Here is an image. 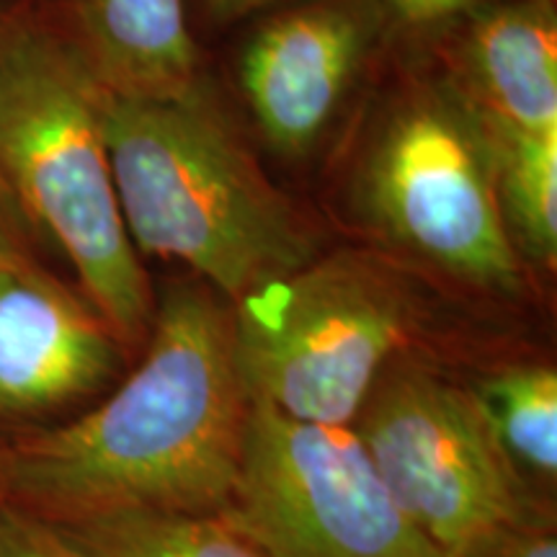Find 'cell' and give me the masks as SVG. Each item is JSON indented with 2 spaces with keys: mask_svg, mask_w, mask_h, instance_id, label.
Returning <instances> with one entry per match:
<instances>
[{
  "mask_svg": "<svg viewBox=\"0 0 557 557\" xmlns=\"http://www.w3.org/2000/svg\"><path fill=\"white\" fill-rule=\"evenodd\" d=\"M295 0H186L191 29L199 39V29L205 32H235L250 24L263 13L282 9Z\"/></svg>",
  "mask_w": 557,
  "mask_h": 557,
  "instance_id": "18",
  "label": "cell"
},
{
  "mask_svg": "<svg viewBox=\"0 0 557 557\" xmlns=\"http://www.w3.org/2000/svg\"><path fill=\"white\" fill-rule=\"evenodd\" d=\"M451 557H557V537L545 519L529 517L527 508L480 532Z\"/></svg>",
  "mask_w": 557,
  "mask_h": 557,
  "instance_id": "16",
  "label": "cell"
},
{
  "mask_svg": "<svg viewBox=\"0 0 557 557\" xmlns=\"http://www.w3.org/2000/svg\"><path fill=\"white\" fill-rule=\"evenodd\" d=\"M124 344L81 289L26 250L0 267V416L86 398L120 372Z\"/></svg>",
  "mask_w": 557,
  "mask_h": 557,
  "instance_id": "9",
  "label": "cell"
},
{
  "mask_svg": "<svg viewBox=\"0 0 557 557\" xmlns=\"http://www.w3.org/2000/svg\"><path fill=\"white\" fill-rule=\"evenodd\" d=\"M421 271L361 243L233 305V354L250 403L323 426H354L382 372L413 351L434 318Z\"/></svg>",
  "mask_w": 557,
  "mask_h": 557,
  "instance_id": "5",
  "label": "cell"
},
{
  "mask_svg": "<svg viewBox=\"0 0 557 557\" xmlns=\"http://www.w3.org/2000/svg\"><path fill=\"white\" fill-rule=\"evenodd\" d=\"M418 50L493 143L557 135V0H493Z\"/></svg>",
  "mask_w": 557,
  "mask_h": 557,
  "instance_id": "10",
  "label": "cell"
},
{
  "mask_svg": "<svg viewBox=\"0 0 557 557\" xmlns=\"http://www.w3.org/2000/svg\"><path fill=\"white\" fill-rule=\"evenodd\" d=\"M0 557H75L34 513L0 498Z\"/></svg>",
  "mask_w": 557,
  "mask_h": 557,
  "instance_id": "17",
  "label": "cell"
},
{
  "mask_svg": "<svg viewBox=\"0 0 557 557\" xmlns=\"http://www.w3.org/2000/svg\"><path fill=\"white\" fill-rule=\"evenodd\" d=\"M220 517L267 557H447L389 496L351 426L250 403Z\"/></svg>",
  "mask_w": 557,
  "mask_h": 557,
  "instance_id": "6",
  "label": "cell"
},
{
  "mask_svg": "<svg viewBox=\"0 0 557 557\" xmlns=\"http://www.w3.org/2000/svg\"><path fill=\"white\" fill-rule=\"evenodd\" d=\"M385 50L374 0H295L240 26L225 88L271 165L318 169Z\"/></svg>",
  "mask_w": 557,
  "mask_h": 557,
  "instance_id": "8",
  "label": "cell"
},
{
  "mask_svg": "<svg viewBox=\"0 0 557 557\" xmlns=\"http://www.w3.org/2000/svg\"><path fill=\"white\" fill-rule=\"evenodd\" d=\"M41 243L0 181V267Z\"/></svg>",
  "mask_w": 557,
  "mask_h": 557,
  "instance_id": "19",
  "label": "cell"
},
{
  "mask_svg": "<svg viewBox=\"0 0 557 557\" xmlns=\"http://www.w3.org/2000/svg\"><path fill=\"white\" fill-rule=\"evenodd\" d=\"M16 5H18V0H0V32H3L5 21L11 18V13Z\"/></svg>",
  "mask_w": 557,
  "mask_h": 557,
  "instance_id": "20",
  "label": "cell"
},
{
  "mask_svg": "<svg viewBox=\"0 0 557 557\" xmlns=\"http://www.w3.org/2000/svg\"><path fill=\"white\" fill-rule=\"evenodd\" d=\"M47 527L75 557H267L220 513L120 508Z\"/></svg>",
  "mask_w": 557,
  "mask_h": 557,
  "instance_id": "12",
  "label": "cell"
},
{
  "mask_svg": "<svg viewBox=\"0 0 557 557\" xmlns=\"http://www.w3.org/2000/svg\"><path fill=\"white\" fill-rule=\"evenodd\" d=\"M103 139L139 259L181 263L230 305L329 248L209 67L163 99L103 90Z\"/></svg>",
  "mask_w": 557,
  "mask_h": 557,
  "instance_id": "3",
  "label": "cell"
},
{
  "mask_svg": "<svg viewBox=\"0 0 557 557\" xmlns=\"http://www.w3.org/2000/svg\"><path fill=\"white\" fill-rule=\"evenodd\" d=\"M508 238L532 271L557 263V135L491 143Z\"/></svg>",
  "mask_w": 557,
  "mask_h": 557,
  "instance_id": "14",
  "label": "cell"
},
{
  "mask_svg": "<svg viewBox=\"0 0 557 557\" xmlns=\"http://www.w3.org/2000/svg\"><path fill=\"white\" fill-rule=\"evenodd\" d=\"M0 181L124 348H143L158 292L116 199L103 88L21 0L0 32Z\"/></svg>",
  "mask_w": 557,
  "mask_h": 557,
  "instance_id": "4",
  "label": "cell"
},
{
  "mask_svg": "<svg viewBox=\"0 0 557 557\" xmlns=\"http://www.w3.org/2000/svg\"><path fill=\"white\" fill-rule=\"evenodd\" d=\"M487 434L519 480H555L557 372L537 361L500 364L468 387Z\"/></svg>",
  "mask_w": 557,
  "mask_h": 557,
  "instance_id": "13",
  "label": "cell"
},
{
  "mask_svg": "<svg viewBox=\"0 0 557 557\" xmlns=\"http://www.w3.org/2000/svg\"><path fill=\"white\" fill-rule=\"evenodd\" d=\"M315 171L325 209L361 246L472 297L532 289L500 214L491 137L423 50L382 52Z\"/></svg>",
  "mask_w": 557,
  "mask_h": 557,
  "instance_id": "2",
  "label": "cell"
},
{
  "mask_svg": "<svg viewBox=\"0 0 557 557\" xmlns=\"http://www.w3.org/2000/svg\"><path fill=\"white\" fill-rule=\"evenodd\" d=\"M116 99L191 88L209 62L186 0H21Z\"/></svg>",
  "mask_w": 557,
  "mask_h": 557,
  "instance_id": "11",
  "label": "cell"
},
{
  "mask_svg": "<svg viewBox=\"0 0 557 557\" xmlns=\"http://www.w3.org/2000/svg\"><path fill=\"white\" fill-rule=\"evenodd\" d=\"M248 413L233 305L197 276L178 278L156 295L139 364L101 406L0 455V498L45 521L120 508L220 513Z\"/></svg>",
  "mask_w": 557,
  "mask_h": 557,
  "instance_id": "1",
  "label": "cell"
},
{
  "mask_svg": "<svg viewBox=\"0 0 557 557\" xmlns=\"http://www.w3.org/2000/svg\"><path fill=\"white\" fill-rule=\"evenodd\" d=\"M493 0H374L382 24H385L387 47H426L459 18L483 9Z\"/></svg>",
  "mask_w": 557,
  "mask_h": 557,
  "instance_id": "15",
  "label": "cell"
},
{
  "mask_svg": "<svg viewBox=\"0 0 557 557\" xmlns=\"http://www.w3.org/2000/svg\"><path fill=\"white\" fill-rule=\"evenodd\" d=\"M351 429L395 504L447 557L527 511L470 389L410 351L382 372Z\"/></svg>",
  "mask_w": 557,
  "mask_h": 557,
  "instance_id": "7",
  "label": "cell"
}]
</instances>
